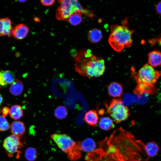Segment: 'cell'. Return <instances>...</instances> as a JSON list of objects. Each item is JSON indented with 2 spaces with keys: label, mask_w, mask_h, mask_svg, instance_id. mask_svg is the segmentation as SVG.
I'll return each instance as SVG.
<instances>
[{
  "label": "cell",
  "mask_w": 161,
  "mask_h": 161,
  "mask_svg": "<svg viewBox=\"0 0 161 161\" xmlns=\"http://www.w3.org/2000/svg\"><path fill=\"white\" fill-rule=\"evenodd\" d=\"M74 58L76 71L82 76L89 78L98 77L105 71L104 60L92 54L89 49L79 51L74 55Z\"/></svg>",
  "instance_id": "obj_1"
},
{
  "label": "cell",
  "mask_w": 161,
  "mask_h": 161,
  "mask_svg": "<svg viewBox=\"0 0 161 161\" xmlns=\"http://www.w3.org/2000/svg\"><path fill=\"white\" fill-rule=\"evenodd\" d=\"M124 24L123 21L121 25H112L110 27L111 33L108 42L112 48L118 52L129 47L133 42V31L127 26L125 21Z\"/></svg>",
  "instance_id": "obj_2"
},
{
  "label": "cell",
  "mask_w": 161,
  "mask_h": 161,
  "mask_svg": "<svg viewBox=\"0 0 161 161\" xmlns=\"http://www.w3.org/2000/svg\"><path fill=\"white\" fill-rule=\"evenodd\" d=\"M50 137L58 147L66 154L69 159L75 161L81 157L80 142H75L66 134L54 133Z\"/></svg>",
  "instance_id": "obj_3"
},
{
  "label": "cell",
  "mask_w": 161,
  "mask_h": 161,
  "mask_svg": "<svg viewBox=\"0 0 161 161\" xmlns=\"http://www.w3.org/2000/svg\"><path fill=\"white\" fill-rule=\"evenodd\" d=\"M60 5L56 12V17L59 20H66L69 16L75 13L84 14L90 18L95 16L92 10L84 8L76 0H59Z\"/></svg>",
  "instance_id": "obj_4"
},
{
  "label": "cell",
  "mask_w": 161,
  "mask_h": 161,
  "mask_svg": "<svg viewBox=\"0 0 161 161\" xmlns=\"http://www.w3.org/2000/svg\"><path fill=\"white\" fill-rule=\"evenodd\" d=\"M134 76L137 85L154 86L160 76V73L148 63L144 64Z\"/></svg>",
  "instance_id": "obj_5"
},
{
  "label": "cell",
  "mask_w": 161,
  "mask_h": 161,
  "mask_svg": "<svg viewBox=\"0 0 161 161\" xmlns=\"http://www.w3.org/2000/svg\"><path fill=\"white\" fill-rule=\"evenodd\" d=\"M106 106L107 113L117 124L126 120L129 116V109L120 99H113L109 106L106 104Z\"/></svg>",
  "instance_id": "obj_6"
},
{
  "label": "cell",
  "mask_w": 161,
  "mask_h": 161,
  "mask_svg": "<svg viewBox=\"0 0 161 161\" xmlns=\"http://www.w3.org/2000/svg\"><path fill=\"white\" fill-rule=\"evenodd\" d=\"M3 145L8 157H10L16 153L19 155L23 144L19 137L13 134L5 139Z\"/></svg>",
  "instance_id": "obj_7"
},
{
  "label": "cell",
  "mask_w": 161,
  "mask_h": 161,
  "mask_svg": "<svg viewBox=\"0 0 161 161\" xmlns=\"http://www.w3.org/2000/svg\"><path fill=\"white\" fill-rule=\"evenodd\" d=\"M29 32V28L26 25L20 24L12 29V35L17 40H21L27 36Z\"/></svg>",
  "instance_id": "obj_8"
},
{
  "label": "cell",
  "mask_w": 161,
  "mask_h": 161,
  "mask_svg": "<svg viewBox=\"0 0 161 161\" xmlns=\"http://www.w3.org/2000/svg\"><path fill=\"white\" fill-rule=\"evenodd\" d=\"M12 23L8 17L0 18V36L12 35Z\"/></svg>",
  "instance_id": "obj_9"
},
{
  "label": "cell",
  "mask_w": 161,
  "mask_h": 161,
  "mask_svg": "<svg viewBox=\"0 0 161 161\" xmlns=\"http://www.w3.org/2000/svg\"><path fill=\"white\" fill-rule=\"evenodd\" d=\"M14 73L10 70L0 71V86H4L10 84L15 80Z\"/></svg>",
  "instance_id": "obj_10"
},
{
  "label": "cell",
  "mask_w": 161,
  "mask_h": 161,
  "mask_svg": "<svg viewBox=\"0 0 161 161\" xmlns=\"http://www.w3.org/2000/svg\"><path fill=\"white\" fill-rule=\"evenodd\" d=\"M108 91L109 95L114 97H120L123 93L122 85L115 82H112L109 85Z\"/></svg>",
  "instance_id": "obj_11"
},
{
  "label": "cell",
  "mask_w": 161,
  "mask_h": 161,
  "mask_svg": "<svg viewBox=\"0 0 161 161\" xmlns=\"http://www.w3.org/2000/svg\"><path fill=\"white\" fill-rule=\"evenodd\" d=\"M84 119L86 123L89 125L94 126L97 124L98 116L97 111L95 109H91L85 114Z\"/></svg>",
  "instance_id": "obj_12"
},
{
  "label": "cell",
  "mask_w": 161,
  "mask_h": 161,
  "mask_svg": "<svg viewBox=\"0 0 161 161\" xmlns=\"http://www.w3.org/2000/svg\"><path fill=\"white\" fill-rule=\"evenodd\" d=\"M148 64L153 67L160 66L161 63L160 52L157 50L150 52L148 55Z\"/></svg>",
  "instance_id": "obj_13"
},
{
  "label": "cell",
  "mask_w": 161,
  "mask_h": 161,
  "mask_svg": "<svg viewBox=\"0 0 161 161\" xmlns=\"http://www.w3.org/2000/svg\"><path fill=\"white\" fill-rule=\"evenodd\" d=\"M24 89V86L23 82L19 79H15L10 84L9 91L12 95L17 96L21 94Z\"/></svg>",
  "instance_id": "obj_14"
},
{
  "label": "cell",
  "mask_w": 161,
  "mask_h": 161,
  "mask_svg": "<svg viewBox=\"0 0 161 161\" xmlns=\"http://www.w3.org/2000/svg\"><path fill=\"white\" fill-rule=\"evenodd\" d=\"M24 123L19 121H14L10 126V130L13 135L19 137L24 134L25 131Z\"/></svg>",
  "instance_id": "obj_15"
},
{
  "label": "cell",
  "mask_w": 161,
  "mask_h": 161,
  "mask_svg": "<svg viewBox=\"0 0 161 161\" xmlns=\"http://www.w3.org/2000/svg\"><path fill=\"white\" fill-rule=\"evenodd\" d=\"M81 151L88 153H92L96 148V144L94 140L91 138H87L82 142H80Z\"/></svg>",
  "instance_id": "obj_16"
},
{
  "label": "cell",
  "mask_w": 161,
  "mask_h": 161,
  "mask_svg": "<svg viewBox=\"0 0 161 161\" xmlns=\"http://www.w3.org/2000/svg\"><path fill=\"white\" fill-rule=\"evenodd\" d=\"M159 146L154 141L148 143L145 145V151L148 157H154L156 156L159 151Z\"/></svg>",
  "instance_id": "obj_17"
},
{
  "label": "cell",
  "mask_w": 161,
  "mask_h": 161,
  "mask_svg": "<svg viewBox=\"0 0 161 161\" xmlns=\"http://www.w3.org/2000/svg\"><path fill=\"white\" fill-rule=\"evenodd\" d=\"M89 40L93 43L99 42L102 38V34L99 29L94 28L90 30L87 34Z\"/></svg>",
  "instance_id": "obj_18"
},
{
  "label": "cell",
  "mask_w": 161,
  "mask_h": 161,
  "mask_svg": "<svg viewBox=\"0 0 161 161\" xmlns=\"http://www.w3.org/2000/svg\"><path fill=\"white\" fill-rule=\"evenodd\" d=\"M99 126L101 129L108 131L111 130L114 127V124L112 120L107 117H101L99 122Z\"/></svg>",
  "instance_id": "obj_19"
},
{
  "label": "cell",
  "mask_w": 161,
  "mask_h": 161,
  "mask_svg": "<svg viewBox=\"0 0 161 161\" xmlns=\"http://www.w3.org/2000/svg\"><path fill=\"white\" fill-rule=\"evenodd\" d=\"M9 114L10 117L14 120L20 119L23 114L22 107L18 105L13 106L10 109Z\"/></svg>",
  "instance_id": "obj_20"
},
{
  "label": "cell",
  "mask_w": 161,
  "mask_h": 161,
  "mask_svg": "<svg viewBox=\"0 0 161 161\" xmlns=\"http://www.w3.org/2000/svg\"><path fill=\"white\" fill-rule=\"evenodd\" d=\"M68 110L64 106L59 105L54 111V115L57 119L62 120L65 118L68 114Z\"/></svg>",
  "instance_id": "obj_21"
},
{
  "label": "cell",
  "mask_w": 161,
  "mask_h": 161,
  "mask_svg": "<svg viewBox=\"0 0 161 161\" xmlns=\"http://www.w3.org/2000/svg\"><path fill=\"white\" fill-rule=\"evenodd\" d=\"M66 20L72 25L75 26L82 22L83 18L81 14L75 13L70 15Z\"/></svg>",
  "instance_id": "obj_22"
},
{
  "label": "cell",
  "mask_w": 161,
  "mask_h": 161,
  "mask_svg": "<svg viewBox=\"0 0 161 161\" xmlns=\"http://www.w3.org/2000/svg\"><path fill=\"white\" fill-rule=\"evenodd\" d=\"M25 156L28 160L34 161L37 157V152L35 148L32 147L29 148L26 150Z\"/></svg>",
  "instance_id": "obj_23"
},
{
  "label": "cell",
  "mask_w": 161,
  "mask_h": 161,
  "mask_svg": "<svg viewBox=\"0 0 161 161\" xmlns=\"http://www.w3.org/2000/svg\"><path fill=\"white\" fill-rule=\"evenodd\" d=\"M9 123L5 117L0 115V131H5L10 128Z\"/></svg>",
  "instance_id": "obj_24"
},
{
  "label": "cell",
  "mask_w": 161,
  "mask_h": 161,
  "mask_svg": "<svg viewBox=\"0 0 161 161\" xmlns=\"http://www.w3.org/2000/svg\"><path fill=\"white\" fill-rule=\"evenodd\" d=\"M148 41L149 43L152 45H154L157 43H158L160 45L161 43L160 37V38H159V37H157L155 38H153L149 40Z\"/></svg>",
  "instance_id": "obj_25"
},
{
  "label": "cell",
  "mask_w": 161,
  "mask_h": 161,
  "mask_svg": "<svg viewBox=\"0 0 161 161\" xmlns=\"http://www.w3.org/2000/svg\"><path fill=\"white\" fill-rule=\"evenodd\" d=\"M54 0H41L40 2L41 4L45 6H48L53 4L55 2Z\"/></svg>",
  "instance_id": "obj_26"
},
{
  "label": "cell",
  "mask_w": 161,
  "mask_h": 161,
  "mask_svg": "<svg viewBox=\"0 0 161 161\" xmlns=\"http://www.w3.org/2000/svg\"><path fill=\"white\" fill-rule=\"evenodd\" d=\"M10 109L7 107L3 108L2 109V116L5 117L9 113Z\"/></svg>",
  "instance_id": "obj_27"
},
{
  "label": "cell",
  "mask_w": 161,
  "mask_h": 161,
  "mask_svg": "<svg viewBox=\"0 0 161 161\" xmlns=\"http://www.w3.org/2000/svg\"><path fill=\"white\" fill-rule=\"evenodd\" d=\"M161 1H160L157 4L155 7L156 11L160 16L161 15Z\"/></svg>",
  "instance_id": "obj_28"
},
{
  "label": "cell",
  "mask_w": 161,
  "mask_h": 161,
  "mask_svg": "<svg viewBox=\"0 0 161 161\" xmlns=\"http://www.w3.org/2000/svg\"><path fill=\"white\" fill-rule=\"evenodd\" d=\"M2 101H3V97L0 94V105L2 103Z\"/></svg>",
  "instance_id": "obj_29"
},
{
  "label": "cell",
  "mask_w": 161,
  "mask_h": 161,
  "mask_svg": "<svg viewBox=\"0 0 161 161\" xmlns=\"http://www.w3.org/2000/svg\"><path fill=\"white\" fill-rule=\"evenodd\" d=\"M34 20L36 21H39V19L37 18H36L35 17L34 18Z\"/></svg>",
  "instance_id": "obj_30"
},
{
  "label": "cell",
  "mask_w": 161,
  "mask_h": 161,
  "mask_svg": "<svg viewBox=\"0 0 161 161\" xmlns=\"http://www.w3.org/2000/svg\"><path fill=\"white\" fill-rule=\"evenodd\" d=\"M26 1L25 0H23V1H19L20 2H25Z\"/></svg>",
  "instance_id": "obj_31"
}]
</instances>
